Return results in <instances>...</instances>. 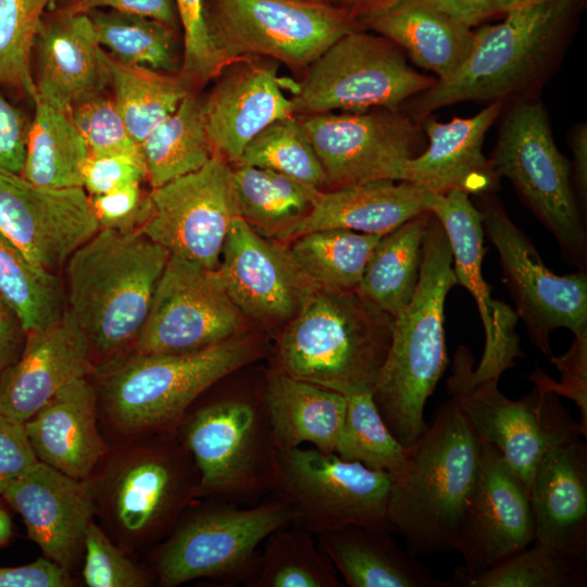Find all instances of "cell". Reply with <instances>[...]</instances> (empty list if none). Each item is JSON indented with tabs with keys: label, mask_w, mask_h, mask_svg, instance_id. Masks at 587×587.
I'll return each instance as SVG.
<instances>
[{
	"label": "cell",
	"mask_w": 587,
	"mask_h": 587,
	"mask_svg": "<svg viewBox=\"0 0 587 587\" xmlns=\"http://www.w3.org/2000/svg\"><path fill=\"white\" fill-rule=\"evenodd\" d=\"M437 78L414 71L405 52L389 39L365 29L350 32L330 45L294 84V115L341 110H401Z\"/></svg>",
	"instance_id": "cell-11"
},
{
	"label": "cell",
	"mask_w": 587,
	"mask_h": 587,
	"mask_svg": "<svg viewBox=\"0 0 587 587\" xmlns=\"http://www.w3.org/2000/svg\"><path fill=\"white\" fill-rule=\"evenodd\" d=\"M73 585V576L45 557L25 565L0 567V587H68Z\"/></svg>",
	"instance_id": "cell-56"
},
{
	"label": "cell",
	"mask_w": 587,
	"mask_h": 587,
	"mask_svg": "<svg viewBox=\"0 0 587 587\" xmlns=\"http://www.w3.org/2000/svg\"><path fill=\"white\" fill-rule=\"evenodd\" d=\"M202 1L175 0L183 32V54L178 75L189 86L207 83L217 77L224 68L207 34Z\"/></svg>",
	"instance_id": "cell-49"
},
{
	"label": "cell",
	"mask_w": 587,
	"mask_h": 587,
	"mask_svg": "<svg viewBox=\"0 0 587 587\" xmlns=\"http://www.w3.org/2000/svg\"><path fill=\"white\" fill-rule=\"evenodd\" d=\"M103 8L147 16L175 30L180 28L175 0H60V4L55 7V9L74 14H88L92 10Z\"/></svg>",
	"instance_id": "cell-54"
},
{
	"label": "cell",
	"mask_w": 587,
	"mask_h": 587,
	"mask_svg": "<svg viewBox=\"0 0 587 587\" xmlns=\"http://www.w3.org/2000/svg\"><path fill=\"white\" fill-rule=\"evenodd\" d=\"M479 197L484 230L498 250L516 314L534 345L551 357L550 334L555 328H569L574 335L587 330V276L552 273L502 205L489 193Z\"/></svg>",
	"instance_id": "cell-18"
},
{
	"label": "cell",
	"mask_w": 587,
	"mask_h": 587,
	"mask_svg": "<svg viewBox=\"0 0 587 587\" xmlns=\"http://www.w3.org/2000/svg\"><path fill=\"white\" fill-rule=\"evenodd\" d=\"M585 3L538 0L509 11L501 23L480 26L461 67L408 100L404 114L420 122L457 102L537 97L565 55Z\"/></svg>",
	"instance_id": "cell-1"
},
{
	"label": "cell",
	"mask_w": 587,
	"mask_h": 587,
	"mask_svg": "<svg viewBox=\"0 0 587 587\" xmlns=\"http://www.w3.org/2000/svg\"><path fill=\"white\" fill-rule=\"evenodd\" d=\"M96 516L122 549H153L201 499L196 464L176 432L116 442L87 478Z\"/></svg>",
	"instance_id": "cell-3"
},
{
	"label": "cell",
	"mask_w": 587,
	"mask_h": 587,
	"mask_svg": "<svg viewBox=\"0 0 587 587\" xmlns=\"http://www.w3.org/2000/svg\"><path fill=\"white\" fill-rule=\"evenodd\" d=\"M87 338L68 310L26 333L17 360L0 377V414L25 423L70 382L93 373Z\"/></svg>",
	"instance_id": "cell-24"
},
{
	"label": "cell",
	"mask_w": 587,
	"mask_h": 587,
	"mask_svg": "<svg viewBox=\"0 0 587 587\" xmlns=\"http://www.w3.org/2000/svg\"><path fill=\"white\" fill-rule=\"evenodd\" d=\"M217 267L225 289L247 320L285 326L319 286L299 266L289 245L233 220Z\"/></svg>",
	"instance_id": "cell-20"
},
{
	"label": "cell",
	"mask_w": 587,
	"mask_h": 587,
	"mask_svg": "<svg viewBox=\"0 0 587 587\" xmlns=\"http://www.w3.org/2000/svg\"><path fill=\"white\" fill-rule=\"evenodd\" d=\"M480 467L455 548L464 559L458 572L465 574L494 566L535 538L526 485L491 444L480 439Z\"/></svg>",
	"instance_id": "cell-21"
},
{
	"label": "cell",
	"mask_w": 587,
	"mask_h": 587,
	"mask_svg": "<svg viewBox=\"0 0 587 587\" xmlns=\"http://www.w3.org/2000/svg\"><path fill=\"white\" fill-rule=\"evenodd\" d=\"M82 577L88 587H147L154 583L149 567L117 546L93 520L84 542Z\"/></svg>",
	"instance_id": "cell-47"
},
{
	"label": "cell",
	"mask_w": 587,
	"mask_h": 587,
	"mask_svg": "<svg viewBox=\"0 0 587 587\" xmlns=\"http://www.w3.org/2000/svg\"><path fill=\"white\" fill-rule=\"evenodd\" d=\"M87 15L98 43L116 61L168 74L179 73L174 28L147 16L110 9L92 10Z\"/></svg>",
	"instance_id": "cell-40"
},
{
	"label": "cell",
	"mask_w": 587,
	"mask_h": 587,
	"mask_svg": "<svg viewBox=\"0 0 587 587\" xmlns=\"http://www.w3.org/2000/svg\"><path fill=\"white\" fill-rule=\"evenodd\" d=\"M586 561L533 541L487 570L457 571L451 582L453 587H584Z\"/></svg>",
	"instance_id": "cell-43"
},
{
	"label": "cell",
	"mask_w": 587,
	"mask_h": 587,
	"mask_svg": "<svg viewBox=\"0 0 587 587\" xmlns=\"http://www.w3.org/2000/svg\"><path fill=\"white\" fill-rule=\"evenodd\" d=\"M24 336L17 314L0 294V377L20 357Z\"/></svg>",
	"instance_id": "cell-58"
},
{
	"label": "cell",
	"mask_w": 587,
	"mask_h": 587,
	"mask_svg": "<svg viewBox=\"0 0 587 587\" xmlns=\"http://www.w3.org/2000/svg\"><path fill=\"white\" fill-rule=\"evenodd\" d=\"M237 165L270 170L316 189L326 188L324 168L296 115L262 129L249 141Z\"/></svg>",
	"instance_id": "cell-44"
},
{
	"label": "cell",
	"mask_w": 587,
	"mask_h": 587,
	"mask_svg": "<svg viewBox=\"0 0 587 587\" xmlns=\"http://www.w3.org/2000/svg\"><path fill=\"white\" fill-rule=\"evenodd\" d=\"M24 427L37 460L76 479H87L110 447L90 377L62 387Z\"/></svg>",
	"instance_id": "cell-28"
},
{
	"label": "cell",
	"mask_w": 587,
	"mask_h": 587,
	"mask_svg": "<svg viewBox=\"0 0 587 587\" xmlns=\"http://www.w3.org/2000/svg\"><path fill=\"white\" fill-rule=\"evenodd\" d=\"M502 101L487 103L474 116L436 121L430 114L419 123L427 137L426 148L407 161L402 179L435 195L461 190L483 196L495 190L499 177L483 152L487 130L503 111Z\"/></svg>",
	"instance_id": "cell-25"
},
{
	"label": "cell",
	"mask_w": 587,
	"mask_h": 587,
	"mask_svg": "<svg viewBox=\"0 0 587 587\" xmlns=\"http://www.w3.org/2000/svg\"><path fill=\"white\" fill-rule=\"evenodd\" d=\"M380 237L345 228H328L303 234L288 245L299 266L317 285L357 290Z\"/></svg>",
	"instance_id": "cell-41"
},
{
	"label": "cell",
	"mask_w": 587,
	"mask_h": 587,
	"mask_svg": "<svg viewBox=\"0 0 587 587\" xmlns=\"http://www.w3.org/2000/svg\"><path fill=\"white\" fill-rule=\"evenodd\" d=\"M71 116L90 154H121L143 161L140 145L129 134L113 99L101 93L75 107Z\"/></svg>",
	"instance_id": "cell-48"
},
{
	"label": "cell",
	"mask_w": 587,
	"mask_h": 587,
	"mask_svg": "<svg viewBox=\"0 0 587 587\" xmlns=\"http://www.w3.org/2000/svg\"><path fill=\"white\" fill-rule=\"evenodd\" d=\"M434 195L412 183L394 179L319 189L310 212L274 239L289 243L303 234L328 228L383 236L429 211Z\"/></svg>",
	"instance_id": "cell-30"
},
{
	"label": "cell",
	"mask_w": 587,
	"mask_h": 587,
	"mask_svg": "<svg viewBox=\"0 0 587 587\" xmlns=\"http://www.w3.org/2000/svg\"><path fill=\"white\" fill-rule=\"evenodd\" d=\"M37 462L24 423L0 414V496L13 480Z\"/></svg>",
	"instance_id": "cell-53"
},
{
	"label": "cell",
	"mask_w": 587,
	"mask_h": 587,
	"mask_svg": "<svg viewBox=\"0 0 587 587\" xmlns=\"http://www.w3.org/2000/svg\"><path fill=\"white\" fill-rule=\"evenodd\" d=\"M490 163L575 257L586 249V234L571 185V165L558 149L544 104L537 97L511 102L501 121Z\"/></svg>",
	"instance_id": "cell-13"
},
{
	"label": "cell",
	"mask_w": 587,
	"mask_h": 587,
	"mask_svg": "<svg viewBox=\"0 0 587 587\" xmlns=\"http://www.w3.org/2000/svg\"><path fill=\"white\" fill-rule=\"evenodd\" d=\"M240 216L274 239L311 210L316 188L286 175L248 165L233 168Z\"/></svg>",
	"instance_id": "cell-38"
},
{
	"label": "cell",
	"mask_w": 587,
	"mask_h": 587,
	"mask_svg": "<svg viewBox=\"0 0 587 587\" xmlns=\"http://www.w3.org/2000/svg\"><path fill=\"white\" fill-rule=\"evenodd\" d=\"M457 284L449 239L432 212L419 284L392 317L389 350L372 391L387 427L405 448L427 429L424 407L448 365L444 309Z\"/></svg>",
	"instance_id": "cell-5"
},
{
	"label": "cell",
	"mask_w": 587,
	"mask_h": 587,
	"mask_svg": "<svg viewBox=\"0 0 587 587\" xmlns=\"http://www.w3.org/2000/svg\"><path fill=\"white\" fill-rule=\"evenodd\" d=\"M168 257L140 232L101 228L67 260V310L95 370L134 350Z\"/></svg>",
	"instance_id": "cell-7"
},
{
	"label": "cell",
	"mask_w": 587,
	"mask_h": 587,
	"mask_svg": "<svg viewBox=\"0 0 587 587\" xmlns=\"http://www.w3.org/2000/svg\"><path fill=\"white\" fill-rule=\"evenodd\" d=\"M1 497L22 516L42 557L73 576L83 563L87 527L96 519L87 479L73 478L38 461Z\"/></svg>",
	"instance_id": "cell-23"
},
{
	"label": "cell",
	"mask_w": 587,
	"mask_h": 587,
	"mask_svg": "<svg viewBox=\"0 0 587 587\" xmlns=\"http://www.w3.org/2000/svg\"><path fill=\"white\" fill-rule=\"evenodd\" d=\"M309 532L289 525L264 540L246 587H341L337 571Z\"/></svg>",
	"instance_id": "cell-39"
},
{
	"label": "cell",
	"mask_w": 587,
	"mask_h": 587,
	"mask_svg": "<svg viewBox=\"0 0 587 587\" xmlns=\"http://www.w3.org/2000/svg\"><path fill=\"white\" fill-rule=\"evenodd\" d=\"M391 475L387 519L407 550L426 555L455 550L482 461L480 439L458 407L440 404Z\"/></svg>",
	"instance_id": "cell-4"
},
{
	"label": "cell",
	"mask_w": 587,
	"mask_h": 587,
	"mask_svg": "<svg viewBox=\"0 0 587 587\" xmlns=\"http://www.w3.org/2000/svg\"><path fill=\"white\" fill-rule=\"evenodd\" d=\"M14 534L12 519L0 503V547L8 545Z\"/></svg>",
	"instance_id": "cell-61"
},
{
	"label": "cell",
	"mask_w": 587,
	"mask_h": 587,
	"mask_svg": "<svg viewBox=\"0 0 587 587\" xmlns=\"http://www.w3.org/2000/svg\"><path fill=\"white\" fill-rule=\"evenodd\" d=\"M574 336L572 346L564 355L560 358L551 355V363L562 374L559 384L538 369L529 378L542 390L572 399L580 412L579 423L587 429V330Z\"/></svg>",
	"instance_id": "cell-51"
},
{
	"label": "cell",
	"mask_w": 587,
	"mask_h": 587,
	"mask_svg": "<svg viewBox=\"0 0 587 587\" xmlns=\"http://www.w3.org/2000/svg\"><path fill=\"white\" fill-rule=\"evenodd\" d=\"M362 27L396 43L437 79L453 75L475 41V30L423 0H402Z\"/></svg>",
	"instance_id": "cell-32"
},
{
	"label": "cell",
	"mask_w": 587,
	"mask_h": 587,
	"mask_svg": "<svg viewBox=\"0 0 587 587\" xmlns=\"http://www.w3.org/2000/svg\"><path fill=\"white\" fill-rule=\"evenodd\" d=\"M37 98L66 112L101 95L109 75L87 14L46 11L34 42Z\"/></svg>",
	"instance_id": "cell-26"
},
{
	"label": "cell",
	"mask_w": 587,
	"mask_h": 587,
	"mask_svg": "<svg viewBox=\"0 0 587 587\" xmlns=\"http://www.w3.org/2000/svg\"><path fill=\"white\" fill-rule=\"evenodd\" d=\"M400 1L402 0H329V3L362 27L366 20L388 10Z\"/></svg>",
	"instance_id": "cell-60"
},
{
	"label": "cell",
	"mask_w": 587,
	"mask_h": 587,
	"mask_svg": "<svg viewBox=\"0 0 587 587\" xmlns=\"http://www.w3.org/2000/svg\"><path fill=\"white\" fill-rule=\"evenodd\" d=\"M266 341L249 332L182 353L130 351L97 367L99 423L109 446L154 433L176 432L189 407L216 382L266 354Z\"/></svg>",
	"instance_id": "cell-2"
},
{
	"label": "cell",
	"mask_w": 587,
	"mask_h": 587,
	"mask_svg": "<svg viewBox=\"0 0 587 587\" xmlns=\"http://www.w3.org/2000/svg\"><path fill=\"white\" fill-rule=\"evenodd\" d=\"M430 216L425 211L383 235L365 265L357 291L391 317L415 294Z\"/></svg>",
	"instance_id": "cell-34"
},
{
	"label": "cell",
	"mask_w": 587,
	"mask_h": 587,
	"mask_svg": "<svg viewBox=\"0 0 587 587\" xmlns=\"http://www.w3.org/2000/svg\"><path fill=\"white\" fill-rule=\"evenodd\" d=\"M0 294L17 314L25 334L46 329L64 312L55 275L33 264L1 230Z\"/></svg>",
	"instance_id": "cell-42"
},
{
	"label": "cell",
	"mask_w": 587,
	"mask_h": 587,
	"mask_svg": "<svg viewBox=\"0 0 587 587\" xmlns=\"http://www.w3.org/2000/svg\"><path fill=\"white\" fill-rule=\"evenodd\" d=\"M230 374L229 386L225 376L196 399L176 434L198 470L201 499L252 503L275 489L278 448L265 373L247 386L232 384Z\"/></svg>",
	"instance_id": "cell-6"
},
{
	"label": "cell",
	"mask_w": 587,
	"mask_h": 587,
	"mask_svg": "<svg viewBox=\"0 0 587 587\" xmlns=\"http://www.w3.org/2000/svg\"><path fill=\"white\" fill-rule=\"evenodd\" d=\"M247 317L216 270L170 254L134 346L138 353L197 351L247 334Z\"/></svg>",
	"instance_id": "cell-15"
},
{
	"label": "cell",
	"mask_w": 587,
	"mask_h": 587,
	"mask_svg": "<svg viewBox=\"0 0 587 587\" xmlns=\"http://www.w3.org/2000/svg\"><path fill=\"white\" fill-rule=\"evenodd\" d=\"M292 521L290 508L275 496L242 508L200 499L151 550L148 567L160 587L199 578L245 584L254 571L259 545Z\"/></svg>",
	"instance_id": "cell-9"
},
{
	"label": "cell",
	"mask_w": 587,
	"mask_h": 587,
	"mask_svg": "<svg viewBox=\"0 0 587 587\" xmlns=\"http://www.w3.org/2000/svg\"><path fill=\"white\" fill-rule=\"evenodd\" d=\"M150 198L151 215L140 233L170 254L216 270L240 216L232 164L214 151L199 170L151 188Z\"/></svg>",
	"instance_id": "cell-16"
},
{
	"label": "cell",
	"mask_w": 587,
	"mask_h": 587,
	"mask_svg": "<svg viewBox=\"0 0 587 587\" xmlns=\"http://www.w3.org/2000/svg\"><path fill=\"white\" fill-rule=\"evenodd\" d=\"M34 103L21 175L43 187H83V168L90 153L71 112L39 97Z\"/></svg>",
	"instance_id": "cell-35"
},
{
	"label": "cell",
	"mask_w": 587,
	"mask_h": 587,
	"mask_svg": "<svg viewBox=\"0 0 587 587\" xmlns=\"http://www.w3.org/2000/svg\"><path fill=\"white\" fill-rule=\"evenodd\" d=\"M265 395L278 450L309 442L335 453L340 438L347 397L270 367Z\"/></svg>",
	"instance_id": "cell-33"
},
{
	"label": "cell",
	"mask_w": 587,
	"mask_h": 587,
	"mask_svg": "<svg viewBox=\"0 0 587 587\" xmlns=\"http://www.w3.org/2000/svg\"><path fill=\"white\" fill-rule=\"evenodd\" d=\"M89 199L100 229L120 233L140 232L152 211L150 191L143 190L141 185L89 196Z\"/></svg>",
	"instance_id": "cell-50"
},
{
	"label": "cell",
	"mask_w": 587,
	"mask_h": 587,
	"mask_svg": "<svg viewBox=\"0 0 587 587\" xmlns=\"http://www.w3.org/2000/svg\"><path fill=\"white\" fill-rule=\"evenodd\" d=\"M26 116L0 92V172L21 174L28 138Z\"/></svg>",
	"instance_id": "cell-55"
},
{
	"label": "cell",
	"mask_w": 587,
	"mask_h": 587,
	"mask_svg": "<svg viewBox=\"0 0 587 587\" xmlns=\"http://www.w3.org/2000/svg\"><path fill=\"white\" fill-rule=\"evenodd\" d=\"M113 100L132 137L140 145L190 92L179 76L116 61L102 49Z\"/></svg>",
	"instance_id": "cell-37"
},
{
	"label": "cell",
	"mask_w": 587,
	"mask_h": 587,
	"mask_svg": "<svg viewBox=\"0 0 587 587\" xmlns=\"http://www.w3.org/2000/svg\"><path fill=\"white\" fill-rule=\"evenodd\" d=\"M82 177L88 196H96L141 185L147 180V172L142 160L121 154H89Z\"/></svg>",
	"instance_id": "cell-52"
},
{
	"label": "cell",
	"mask_w": 587,
	"mask_h": 587,
	"mask_svg": "<svg viewBox=\"0 0 587 587\" xmlns=\"http://www.w3.org/2000/svg\"><path fill=\"white\" fill-rule=\"evenodd\" d=\"M462 24L474 27L538 0H423Z\"/></svg>",
	"instance_id": "cell-57"
},
{
	"label": "cell",
	"mask_w": 587,
	"mask_h": 587,
	"mask_svg": "<svg viewBox=\"0 0 587 587\" xmlns=\"http://www.w3.org/2000/svg\"><path fill=\"white\" fill-rule=\"evenodd\" d=\"M429 210L446 230L457 280L474 297L485 329L484 352L477 369L471 371V379H499L524 353L516 333V312L491 297L490 287L483 277L485 232L482 213L461 190L434 195Z\"/></svg>",
	"instance_id": "cell-22"
},
{
	"label": "cell",
	"mask_w": 587,
	"mask_h": 587,
	"mask_svg": "<svg viewBox=\"0 0 587 587\" xmlns=\"http://www.w3.org/2000/svg\"><path fill=\"white\" fill-rule=\"evenodd\" d=\"M570 147L573 154V179L579 200L587 198V125L576 124L570 134Z\"/></svg>",
	"instance_id": "cell-59"
},
{
	"label": "cell",
	"mask_w": 587,
	"mask_h": 587,
	"mask_svg": "<svg viewBox=\"0 0 587 587\" xmlns=\"http://www.w3.org/2000/svg\"><path fill=\"white\" fill-rule=\"evenodd\" d=\"M317 547L328 557L349 587H453L434 577L391 532L349 525L315 535Z\"/></svg>",
	"instance_id": "cell-31"
},
{
	"label": "cell",
	"mask_w": 587,
	"mask_h": 587,
	"mask_svg": "<svg viewBox=\"0 0 587 587\" xmlns=\"http://www.w3.org/2000/svg\"><path fill=\"white\" fill-rule=\"evenodd\" d=\"M474 357L459 346L447 379V392L477 436L491 444L527 489L541 458L551 449L586 437L585 429L555 394L536 386L520 400L507 398L498 379L473 382Z\"/></svg>",
	"instance_id": "cell-12"
},
{
	"label": "cell",
	"mask_w": 587,
	"mask_h": 587,
	"mask_svg": "<svg viewBox=\"0 0 587 587\" xmlns=\"http://www.w3.org/2000/svg\"><path fill=\"white\" fill-rule=\"evenodd\" d=\"M392 317L357 290L317 286L279 332L272 369L349 396L373 391Z\"/></svg>",
	"instance_id": "cell-8"
},
{
	"label": "cell",
	"mask_w": 587,
	"mask_h": 587,
	"mask_svg": "<svg viewBox=\"0 0 587 587\" xmlns=\"http://www.w3.org/2000/svg\"><path fill=\"white\" fill-rule=\"evenodd\" d=\"M391 477L336 453L300 447L278 450L273 495L291 510L298 526L313 536L349 525L392 533L387 519Z\"/></svg>",
	"instance_id": "cell-14"
},
{
	"label": "cell",
	"mask_w": 587,
	"mask_h": 587,
	"mask_svg": "<svg viewBox=\"0 0 587 587\" xmlns=\"http://www.w3.org/2000/svg\"><path fill=\"white\" fill-rule=\"evenodd\" d=\"M55 0H0V84L38 93L30 55L41 18Z\"/></svg>",
	"instance_id": "cell-46"
},
{
	"label": "cell",
	"mask_w": 587,
	"mask_h": 587,
	"mask_svg": "<svg viewBox=\"0 0 587 587\" xmlns=\"http://www.w3.org/2000/svg\"><path fill=\"white\" fill-rule=\"evenodd\" d=\"M202 15L224 67L263 55L305 70L340 37L363 29L332 4L303 0H203Z\"/></svg>",
	"instance_id": "cell-10"
},
{
	"label": "cell",
	"mask_w": 587,
	"mask_h": 587,
	"mask_svg": "<svg viewBox=\"0 0 587 587\" xmlns=\"http://www.w3.org/2000/svg\"><path fill=\"white\" fill-rule=\"evenodd\" d=\"M253 60L227 65L204 100L205 124L215 151L237 165L249 141L273 122L294 115L283 88L292 82Z\"/></svg>",
	"instance_id": "cell-27"
},
{
	"label": "cell",
	"mask_w": 587,
	"mask_h": 587,
	"mask_svg": "<svg viewBox=\"0 0 587 587\" xmlns=\"http://www.w3.org/2000/svg\"><path fill=\"white\" fill-rule=\"evenodd\" d=\"M0 230L33 264L53 273L100 226L83 187H43L2 171Z\"/></svg>",
	"instance_id": "cell-19"
},
{
	"label": "cell",
	"mask_w": 587,
	"mask_h": 587,
	"mask_svg": "<svg viewBox=\"0 0 587 587\" xmlns=\"http://www.w3.org/2000/svg\"><path fill=\"white\" fill-rule=\"evenodd\" d=\"M346 397L345 423L335 453L344 460L395 475L403 467L408 450L387 427L372 391Z\"/></svg>",
	"instance_id": "cell-45"
},
{
	"label": "cell",
	"mask_w": 587,
	"mask_h": 587,
	"mask_svg": "<svg viewBox=\"0 0 587 587\" xmlns=\"http://www.w3.org/2000/svg\"><path fill=\"white\" fill-rule=\"evenodd\" d=\"M140 149L151 188L202 167L215 151L207 132L204 100L190 91Z\"/></svg>",
	"instance_id": "cell-36"
},
{
	"label": "cell",
	"mask_w": 587,
	"mask_h": 587,
	"mask_svg": "<svg viewBox=\"0 0 587 587\" xmlns=\"http://www.w3.org/2000/svg\"><path fill=\"white\" fill-rule=\"evenodd\" d=\"M296 116L324 168L325 189L375 179L401 180L407 161L426 148L420 123L400 110Z\"/></svg>",
	"instance_id": "cell-17"
},
{
	"label": "cell",
	"mask_w": 587,
	"mask_h": 587,
	"mask_svg": "<svg viewBox=\"0 0 587 587\" xmlns=\"http://www.w3.org/2000/svg\"><path fill=\"white\" fill-rule=\"evenodd\" d=\"M303 1H309V2H316V3H329V0H303Z\"/></svg>",
	"instance_id": "cell-62"
},
{
	"label": "cell",
	"mask_w": 587,
	"mask_h": 587,
	"mask_svg": "<svg viewBox=\"0 0 587 587\" xmlns=\"http://www.w3.org/2000/svg\"><path fill=\"white\" fill-rule=\"evenodd\" d=\"M528 495L534 541L587 560V445L583 437L541 458Z\"/></svg>",
	"instance_id": "cell-29"
}]
</instances>
